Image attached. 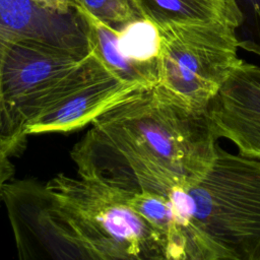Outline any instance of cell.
<instances>
[{"instance_id": "cell-1", "label": "cell", "mask_w": 260, "mask_h": 260, "mask_svg": "<svg viewBox=\"0 0 260 260\" xmlns=\"http://www.w3.org/2000/svg\"><path fill=\"white\" fill-rule=\"evenodd\" d=\"M216 140L207 109L190 108L154 85L98 117L70 154L78 176L168 195L203 176Z\"/></svg>"}, {"instance_id": "cell-2", "label": "cell", "mask_w": 260, "mask_h": 260, "mask_svg": "<svg viewBox=\"0 0 260 260\" xmlns=\"http://www.w3.org/2000/svg\"><path fill=\"white\" fill-rule=\"evenodd\" d=\"M168 197L185 260H260V159L217 145L203 176Z\"/></svg>"}, {"instance_id": "cell-3", "label": "cell", "mask_w": 260, "mask_h": 260, "mask_svg": "<svg viewBox=\"0 0 260 260\" xmlns=\"http://www.w3.org/2000/svg\"><path fill=\"white\" fill-rule=\"evenodd\" d=\"M46 186L83 260H167L161 237L119 189L64 174Z\"/></svg>"}, {"instance_id": "cell-4", "label": "cell", "mask_w": 260, "mask_h": 260, "mask_svg": "<svg viewBox=\"0 0 260 260\" xmlns=\"http://www.w3.org/2000/svg\"><path fill=\"white\" fill-rule=\"evenodd\" d=\"M106 68L93 56L38 40H21L8 51L1 73L4 115L17 146L25 144L26 125Z\"/></svg>"}, {"instance_id": "cell-5", "label": "cell", "mask_w": 260, "mask_h": 260, "mask_svg": "<svg viewBox=\"0 0 260 260\" xmlns=\"http://www.w3.org/2000/svg\"><path fill=\"white\" fill-rule=\"evenodd\" d=\"M157 27L155 86L190 108L206 110L241 61L237 28L218 20L174 21Z\"/></svg>"}, {"instance_id": "cell-6", "label": "cell", "mask_w": 260, "mask_h": 260, "mask_svg": "<svg viewBox=\"0 0 260 260\" xmlns=\"http://www.w3.org/2000/svg\"><path fill=\"white\" fill-rule=\"evenodd\" d=\"M207 114L217 139L226 138L241 154L260 159V66L241 59Z\"/></svg>"}, {"instance_id": "cell-7", "label": "cell", "mask_w": 260, "mask_h": 260, "mask_svg": "<svg viewBox=\"0 0 260 260\" xmlns=\"http://www.w3.org/2000/svg\"><path fill=\"white\" fill-rule=\"evenodd\" d=\"M26 39L80 54L89 52L86 27L76 10L61 13L40 8L30 0H0V71L9 49Z\"/></svg>"}, {"instance_id": "cell-8", "label": "cell", "mask_w": 260, "mask_h": 260, "mask_svg": "<svg viewBox=\"0 0 260 260\" xmlns=\"http://www.w3.org/2000/svg\"><path fill=\"white\" fill-rule=\"evenodd\" d=\"M146 88L125 81L106 69L102 70L55 107L29 122L25 127V134L68 133L78 130L114 106Z\"/></svg>"}, {"instance_id": "cell-9", "label": "cell", "mask_w": 260, "mask_h": 260, "mask_svg": "<svg viewBox=\"0 0 260 260\" xmlns=\"http://www.w3.org/2000/svg\"><path fill=\"white\" fill-rule=\"evenodd\" d=\"M141 17L156 25L174 21L218 20L239 27L242 16L235 0H130Z\"/></svg>"}, {"instance_id": "cell-10", "label": "cell", "mask_w": 260, "mask_h": 260, "mask_svg": "<svg viewBox=\"0 0 260 260\" xmlns=\"http://www.w3.org/2000/svg\"><path fill=\"white\" fill-rule=\"evenodd\" d=\"M74 9L85 23L90 51L110 73L147 88L156 84L157 79L154 74L134 65L120 53L118 28L100 20L77 2H75Z\"/></svg>"}, {"instance_id": "cell-11", "label": "cell", "mask_w": 260, "mask_h": 260, "mask_svg": "<svg viewBox=\"0 0 260 260\" xmlns=\"http://www.w3.org/2000/svg\"><path fill=\"white\" fill-rule=\"evenodd\" d=\"M119 190L132 209L161 237L166 245L167 260H184L183 241L168 195L149 191Z\"/></svg>"}, {"instance_id": "cell-12", "label": "cell", "mask_w": 260, "mask_h": 260, "mask_svg": "<svg viewBox=\"0 0 260 260\" xmlns=\"http://www.w3.org/2000/svg\"><path fill=\"white\" fill-rule=\"evenodd\" d=\"M118 48L124 58L151 72L157 79L160 36L153 21L138 17L118 27Z\"/></svg>"}, {"instance_id": "cell-13", "label": "cell", "mask_w": 260, "mask_h": 260, "mask_svg": "<svg viewBox=\"0 0 260 260\" xmlns=\"http://www.w3.org/2000/svg\"><path fill=\"white\" fill-rule=\"evenodd\" d=\"M242 16L237 28L240 48L260 57V0H235Z\"/></svg>"}, {"instance_id": "cell-14", "label": "cell", "mask_w": 260, "mask_h": 260, "mask_svg": "<svg viewBox=\"0 0 260 260\" xmlns=\"http://www.w3.org/2000/svg\"><path fill=\"white\" fill-rule=\"evenodd\" d=\"M93 16L116 28L141 17L130 0H75Z\"/></svg>"}, {"instance_id": "cell-15", "label": "cell", "mask_w": 260, "mask_h": 260, "mask_svg": "<svg viewBox=\"0 0 260 260\" xmlns=\"http://www.w3.org/2000/svg\"><path fill=\"white\" fill-rule=\"evenodd\" d=\"M11 157L12 155L8 150L0 147V202L3 201V192L5 186L13 180L15 173Z\"/></svg>"}, {"instance_id": "cell-16", "label": "cell", "mask_w": 260, "mask_h": 260, "mask_svg": "<svg viewBox=\"0 0 260 260\" xmlns=\"http://www.w3.org/2000/svg\"><path fill=\"white\" fill-rule=\"evenodd\" d=\"M35 5L40 8L48 9L51 11L69 13L74 11L75 0H30Z\"/></svg>"}]
</instances>
